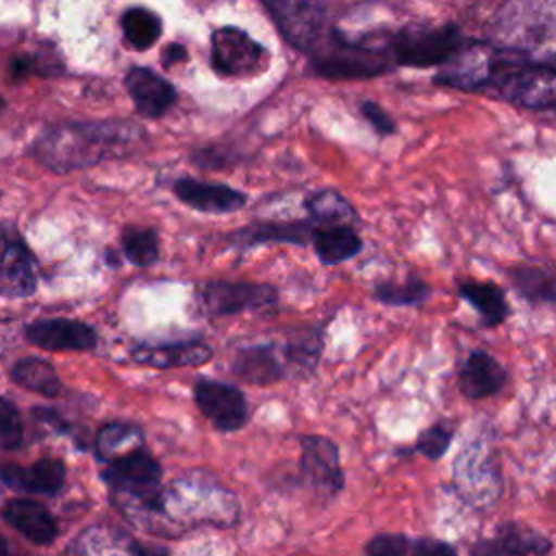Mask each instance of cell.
<instances>
[{
	"label": "cell",
	"mask_w": 556,
	"mask_h": 556,
	"mask_svg": "<svg viewBox=\"0 0 556 556\" xmlns=\"http://www.w3.org/2000/svg\"><path fill=\"white\" fill-rule=\"evenodd\" d=\"M304 206L317 228H354L358 222L354 206L334 189H319L306 195Z\"/></svg>",
	"instance_id": "22"
},
{
	"label": "cell",
	"mask_w": 556,
	"mask_h": 556,
	"mask_svg": "<svg viewBox=\"0 0 556 556\" xmlns=\"http://www.w3.org/2000/svg\"><path fill=\"white\" fill-rule=\"evenodd\" d=\"M267 63V50L245 30L222 26L211 35V65L222 76H252Z\"/></svg>",
	"instance_id": "7"
},
{
	"label": "cell",
	"mask_w": 556,
	"mask_h": 556,
	"mask_svg": "<svg viewBox=\"0 0 556 556\" xmlns=\"http://www.w3.org/2000/svg\"><path fill=\"white\" fill-rule=\"evenodd\" d=\"M96 456L104 463L124 458L137 450H143V432L130 424L113 421L98 430L96 434Z\"/></svg>",
	"instance_id": "27"
},
{
	"label": "cell",
	"mask_w": 556,
	"mask_h": 556,
	"mask_svg": "<svg viewBox=\"0 0 556 556\" xmlns=\"http://www.w3.org/2000/svg\"><path fill=\"white\" fill-rule=\"evenodd\" d=\"M315 228L306 222H293V224H269V226H261L256 230L248 228L245 235H250V241H289V243H298L304 245L306 241L313 239Z\"/></svg>",
	"instance_id": "33"
},
{
	"label": "cell",
	"mask_w": 556,
	"mask_h": 556,
	"mask_svg": "<svg viewBox=\"0 0 556 556\" xmlns=\"http://www.w3.org/2000/svg\"><path fill=\"white\" fill-rule=\"evenodd\" d=\"M37 289L35 263L20 239H7L0 254V293L7 298H28Z\"/></svg>",
	"instance_id": "16"
},
{
	"label": "cell",
	"mask_w": 556,
	"mask_h": 556,
	"mask_svg": "<svg viewBox=\"0 0 556 556\" xmlns=\"http://www.w3.org/2000/svg\"><path fill=\"white\" fill-rule=\"evenodd\" d=\"M4 519L37 545H48L56 539V523L46 506L33 500H11L4 508Z\"/></svg>",
	"instance_id": "21"
},
{
	"label": "cell",
	"mask_w": 556,
	"mask_h": 556,
	"mask_svg": "<svg viewBox=\"0 0 556 556\" xmlns=\"http://www.w3.org/2000/svg\"><path fill=\"white\" fill-rule=\"evenodd\" d=\"M502 543H506L510 549L519 552L521 556H526L528 552H534V554H543L549 549V541L545 536H541L539 532L521 526V523H504L500 526L497 530V536Z\"/></svg>",
	"instance_id": "32"
},
{
	"label": "cell",
	"mask_w": 556,
	"mask_h": 556,
	"mask_svg": "<svg viewBox=\"0 0 556 556\" xmlns=\"http://www.w3.org/2000/svg\"><path fill=\"white\" fill-rule=\"evenodd\" d=\"M0 478L7 486L28 493H56L65 482V465L59 458H39L30 467L2 465Z\"/></svg>",
	"instance_id": "18"
},
{
	"label": "cell",
	"mask_w": 556,
	"mask_h": 556,
	"mask_svg": "<svg viewBox=\"0 0 556 556\" xmlns=\"http://www.w3.org/2000/svg\"><path fill=\"white\" fill-rule=\"evenodd\" d=\"M367 556H406L408 539L404 534H376L365 545Z\"/></svg>",
	"instance_id": "36"
},
{
	"label": "cell",
	"mask_w": 556,
	"mask_h": 556,
	"mask_svg": "<svg viewBox=\"0 0 556 556\" xmlns=\"http://www.w3.org/2000/svg\"><path fill=\"white\" fill-rule=\"evenodd\" d=\"M300 443H302L300 469L306 482L324 495L339 493L343 489V469L339 463V447L330 439L319 434H304Z\"/></svg>",
	"instance_id": "12"
},
{
	"label": "cell",
	"mask_w": 556,
	"mask_h": 556,
	"mask_svg": "<svg viewBox=\"0 0 556 556\" xmlns=\"http://www.w3.org/2000/svg\"><path fill=\"white\" fill-rule=\"evenodd\" d=\"M265 9L269 11L274 24L282 33V37L293 48H298L306 54L317 46V41L330 28L328 17H326V7L319 2L280 0V2H267Z\"/></svg>",
	"instance_id": "9"
},
{
	"label": "cell",
	"mask_w": 556,
	"mask_h": 556,
	"mask_svg": "<svg viewBox=\"0 0 556 556\" xmlns=\"http://www.w3.org/2000/svg\"><path fill=\"white\" fill-rule=\"evenodd\" d=\"M202 306L213 317L235 315L248 308H261L276 302V289L265 282H228L211 280L200 291Z\"/></svg>",
	"instance_id": "10"
},
{
	"label": "cell",
	"mask_w": 556,
	"mask_h": 556,
	"mask_svg": "<svg viewBox=\"0 0 556 556\" xmlns=\"http://www.w3.org/2000/svg\"><path fill=\"white\" fill-rule=\"evenodd\" d=\"M24 334L30 343L50 350H72V352H87L98 345V334L91 326L78 319L52 317V319H37L24 328Z\"/></svg>",
	"instance_id": "13"
},
{
	"label": "cell",
	"mask_w": 556,
	"mask_h": 556,
	"mask_svg": "<svg viewBox=\"0 0 556 556\" xmlns=\"http://www.w3.org/2000/svg\"><path fill=\"white\" fill-rule=\"evenodd\" d=\"M458 295L478 311L480 324L484 328H495V326L504 324L510 315L506 293L502 291L500 285H495L491 280H473V278L460 280Z\"/></svg>",
	"instance_id": "20"
},
{
	"label": "cell",
	"mask_w": 556,
	"mask_h": 556,
	"mask_svg": "<svg viewBox=\"0 0 556 556\" xmlns=\"http://www.w3.org/2000/svg\"><path fill=\"white\" fill-rule=\"evenodd\" d=\"M130 356L139 365L169 369V367L202 365L213 356V350L202 341H182V343H167V345H141Z\"/></svg>",
	"instance_id": "19"
},
{
	"label": "cell",
	"mask_w": 556,
	"mask_h": 556,
	"mask_svg": "<svg viewBox=\"0 0 556 556\" xmlns=\"http://www.w3.org/2000/svg\"><path fill=\"white\" fill-rule=\"evenodd\" d=\"M2 109H4V100L0 98V111H2Z\"/></svg>",
	"instance_id": "44"
},
{
	"label": "cell",
	"mask_w": 556,
	"mask_h": 556,
	"mask_svg": "<svg viewBox=\"0 0 556 556\" xmlns=\"http://www.w3.org/2000/svg\"><path fill=\"white\" fill-rule=\"evenodd\" d=\"M174 193L180 202L204 213H232L245 204V195L228 185L202 182L193 178L176 180Z\"/></svg>",
	"instance_id": "17"
},
{
	"label": "cell",
	"mask_w": 556,
	"mask_h": 556,
	"mask_svg": "<svg viewBox=\"0 0 556 556\" xmlns=\"http://www.w3.org/2000/svg\"><path fill=\"white\" fill-rule=\"evenodd\" d=\"M497 63V50L482 39H467V43L434 74L432 83L463 89L484 91Z\"/></svg>",
	"instance_id": "8"
},
{
	"label": "cell",
	"mask_w": 556,
	"mask_h": 556,
	"mask_svg": "<svg viewBox=\"0 0 556 556\" xmlns=\"http://www.w3.org/2000/svg\"><path fill=\"white\" fill-rule=\"evenodd\" d=\"M0 556H7V541H4V536H0Z\"/></svg>",
	"instance_id": "42"
},
{
	"label": "cell",
	"mask_w": 556,
	"mask_h": 556,
	"mask_svg": "<svg viewBox=\"0 0 556 556\" xmlns=\"http://www.w3.org/2000/svg\"><path fill=\"white\" fill-rule=\"evenodd\" d=\"M471 556H521L519 552L510 549L506 543H502L500 539L493 541H480L476 543V547L471 549Z\"/></svg>",
	"instance_id": "39"
},
{
	"label": "cell",
	"mask_w": 556,
	"mask_h": 556,
	"mask_svg": "<svg viewBox=\"0 0 556 556\" xmlns=\"http://www.w3.org/2000/svg\"><path fill=\"white\" fill-rule=\"evenodd\" d=\"M122 248L128 261L139 267L152 265L159 258V239L152 228H126Z\"/></svg>",
	"instance_id": "31"
},
{
	"label": "cell",
	"mask_w": 556,
	"mask_h": 556,
	"mask_svg": "<svg viewBox=\"0 0 556 556\" xmlns=\"http://www.w3.org/2000/svg\"><path fill=\"white\" fill-rule=\"evenodd\" d=\"M128 556H169V554H167V549L161 547V545H139V543H135V545L130 547Z\"/></svg>",
	"instance_id": "40"
},
{
	"label": "cell",
	"mask_w": 556,
	"mask_h": 556,
	"mask_svg": "<svg viewBox=\"0 0 556 556\" xmlns=\"http://www.w3.org/2000/svg\"><path fill=\"white\" fill-rule=\"evenodd\" d=\"M452 437H454V430L447 426V424H432V426H428L419 437H417V441H415V450L419 452V454H424L426 458H430V460H437V458H441L445 452H447V447H450V443H452Z\"/></svg>",
	"instance_id": "35"
},
{
	"label": "cell",
	"mask_w": 556,
	"mask_h": 556,
	"mask_svg": "<svg viewBox=\"0 0 556 556\" xmlns=\"http://www.w3.org/2000/svg\"><path fill=\"white\" fill-rule=\"evenodd\" d=\"M161 465L146 450L117 458L102 471V478L115 493L139 500V504L150 510L156 508L161 497Z\"/></svg>",
	"instance_id": "6"
},
{
	"label": "cell",
	"mask_w": 556,
	"mask_h": 556,
	"mask_svg": "<svg viewBox=\"0 0 556 556\" xmlns=\"http://www.w3.org/2000/svg\"><path fill=\"white\" fill-rule=\"evenodd\" d=\"M124 83L135 102L137 113H141L143 117L156 119V117L165 115L172 109V104L176 102L174 85L169 80H165L163 76H159L150 67L128 70Z\"/></svg>",
	"instance_id": "14"
},
{
	"label": "cell",
	"mask_w": 556,
	"mask_h": 556,
	"mask_svg": "<svg viewBox=\"0 0 556 556\" xmlns=\"http://www.w3.org/2000/svg\"><path fill=\"white\" fill-rule=\"evenodd\" d=\"M467 39L452 22L441 26L410 24L382 35L391 61L404 67H443Z\"/></svg>",
	"instance_id": "4"
},
{
	"label": "cell",
	"mask_w": 556,
	"mask_h": 556,
	"mask_svg": "<svg viewBox=\"0 0 556 556\" xmlns=\"http://www.w3.org/2000/svg\"><path fill=\"white\" fill-rule=\"evenodd\" d=\"M24 441V424L17 406L0 395V447L15 450Z\"/></svg>",
	"instance_id": "34"
},
{
	"label": "cell",
	"mask_w": 556,
	"mask_h": 556,
	"mask_svg": "<svg viewBox=\"0 0 556 556\" xmlns=\"http://www.w3.org/2000/svg\"><path fill=\"white\" fill-rule=\"evenodd\" d=\"M182 59H187L185 48H182L180 43H172V46L165 50V54H163V65L169 67V65H174L176 61H182Z\"/></svg>",
	"instance_id": "41"
},
{
	"label": "cell",
	"mask_w": 556,
	"mask_h": 556,
	"mask_svg": "<svg viewBox=\"0 0 556 556\" xmlns=\"http://www.w3.org/2000/svg\"><path fill=\"white\" fill-rule=\"evenodd\" d=\"M232 371L254 384H271L285 378V365L271 345H256L241 350L232 363Z\"/></svg>",
	"instance_id": "23"
},
{
	"label": "cell",
	"mask_w": 556,
	"mask_h": 556,
	"mask_svg": "<svg viewBox=\"0 0 556 556\" xmlns=\"http://www.w3.org/2000/svg\"><path fill=\"white\" fill-rule=\"evenodd\" d=\"M311 65L326 78H374L395 67L384 41H374L369 35L350 39L334 26L308 52Z\"/></svg>",
	"instance_id": "3"
},
{
	"label": "cell",
	"mask_w": 556,
	"mask_h": 556,
	"mask_svg": "<svg viewBox=\"0 0 556 556\" xmlns=\"http://www.w3.org/2000/svg\"><path fill=\"white\" fill-rule=\"evenodd\" d=\"M510 285L530 304H556V274L534 265L519 263L508 269Z\"/></svg>",
	"instance_id": "24"
},
{
	"label": "cell",
	"mask_w": 556,
	"mask_h": 556,
	"mask_svg": "<svg viewBox=\"0 0 556 556\" xmlns=\"http://www.w3.org/2000/svg\"><path fill=\"white\" fill-rule=\"evenodd\" d=\"M413 556H456V547L439 539H419L413 547Z\"/></svg>",
	"instance_id": "38"
},
{
	"label": "cell",
	"mask_w": 556,
	"mask_h": 556,
	"mask_svg": "<svg viewBox=\"0 0 556 556\" xmlns=\"http://www.w3.org/2000/svg\"><path fill=\"white\" fill-rule=\"evenodd\" d=\"M193 397L204 417L222 432H235L248 424L245 395L232 384L202 378L193 387Z\"/></svg>",
	"instance_id": "11"
},
{
	"label": "cell",
	"mask_w": 556,
	"mask_h": 556,
	"mask_svg": "<svg viewBox=\"0 0 556 556\" xmlns=\"http://www.w3.org/2000/svg\"><path fill=\"white\" fill-rule=\"evenodd\" d=\"M9 376L17 387L46 397H54L61 391V378L56 369L39 356H26L15 361L9 369Z\"/></svg>",
	"instance_id": "25"
},
{
	"label": "cell",
	"mask_w": 556,
	"mask_h": 556,
	"mask_svg": "<svg viewBox=\"0 0 556 556\" xmlns=\"http://www.w3.org/2000/svg\"><path fill=\"white\" fill-rule=\"evenodd\" d=\"M311 243L324 265L343 263L363 250V241L354 228H315Z\"/></svg>",
	"instance_id": "26"
},
{
	"label": "cell",
	"mask_w": 556,
	"mask_h": 556,
	"mask_svg": "<svg viewBox=\"0 0 556 556\" xmlns=\"http://www.w3.org/2000/svg\"><path fill=\"white\" fill-rule=\"evenodd\" d=\"M484 91L523 109H556V67L504 59L497 52V63Z\"/></svg>",
	"instance_id": "5"
},
{
	"label": "cell",
	"mask_w": 556,
	"mask_h": 556,
	"mask_svg": "<svg viewBox=\"0 0 556 556\" xmlns=\"http://www.w3.org/2000/svg\"><path fill=\"white\" fill-rule=\"evenodd\" d=\"M122 30L132 48L148 50L159 41L163 22L154 11L146 7H132L122 15Z\"/></svg>",
	"instance_id": "29"
},
{
	"label": "cell",
	"mask_w": 556,
	"mask_h": 556,
	"mask_svg": "<svg viewBox=\"0 0 556 556\" xmlns=\"http://www.w3.org/2000/svg\"><path fill=\"white\" fill-rule=\"evenodd\" d=\"M143 137V128L128 122H67L43 130L30 152L52 172H74L124 156Z\"/></svg>",
	"instance_id": "1"
},
{
	"label": "cell",
	"mask_w": 556,
	"mask_h": 556,
	"mask_svg": "<svg viewBox=\"0 0 556 556\" xmlns=\"http://www.w3.org/2000/svg\"><path fill=\"white\" fill-rule=\"evenodd\" d=\"M361 115L365 117V122H369V126H371L380 137L393 135V132L397 130L393 117H391L378 102L363 100V102H361Z\"/></svg>",
	"instance_id": "37"
},
{
	"label": "cell",
	"mask_w": 556,
	"mask_h": 556,
	"mask_svg": "<svg viewBox=\"0 0 556 556\" xmlns=\"http://www.w3.org/2000/svg\"><path fill=\"white\" fill-rule=\"evenodd\" d=\"M324 337L319 330H304L293 334L282 348V365L287 376H308L321 356Z\"/></svg>",
	"instance_id": "28"
},
{
	"label": "cell",
	"mask_w": 556,
	"mask_h": 556,
	"mask_svg": "<svg viewBox=\"0 0 556 556\" xmlns=\"http://www.w3.org/2000/svg\"><path fill=\"white\" fill-rule=\"evenodd\" d=\"M432 289L419 276H408L400 282H378L374 287V298L387 306H419L430 298Z\"/></svg>",
	"instance_id": "30"
},
{
	"label": "cell",
	"mask_w": 556,
	"mask_h": 556,
	"mask_svg": "<svg viewBox=\"0 0 556 556\" xmlns=\"http://www.w3.org/2000/svg\"><path fill=\"white\" fill-rule=\"evenodd\" d=\"M2 337H4V332L0 330V358H2V354H4V345H7V341H4Z\"/></svg>",
	"instance_id": "43"
},
{
	"label": "cell",
	"mask_w": 556,
	"mask_h": 556,
	"mask_svg": "<svg viewBox=\"0 0 556 556\" xmlns=\"http://www.w3.org/2000/svg\"><path fill=\"white\" fill-rule=\"evenodd\" d=\"M506 382L508 371L493 354L484 350H473L458 371V389L467 400L497 395Z\"/></svg>",
	"instance_id": "15"
},
{
	"label": "cell",
	"mask_w": 556,
	"mask_h": 556,
	"mask_svg": "<svg viewBox=\"0 0 556 556\" xmlns=\"http://www.w3.org/2000/svg\"><path fill=\"white\" fill-rule=\"evenodd\" d=\"M489 43L510 59L556 67V2L504 4L491 22Z\"/></svg>",
	"instance_id": "2"
}]
</instances>
